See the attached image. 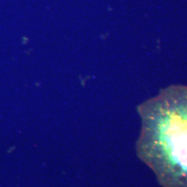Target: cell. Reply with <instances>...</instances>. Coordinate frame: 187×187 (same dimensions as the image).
Masks as SVG:
<instances>
[{"label":"cell","instance_id":"cell-1","mask_svg":"<svg viewBox=\"0 0 187 187\" xmlns=\"http://www.w3.org/2000/svg\"><path fill=\"white\" fill-rule=\"evenodd\" d=\"M139 152L164 187H187V87L164 90L140 108Z\"/></svg>","mask_w":187,"mask_h":187}]
</instances>
